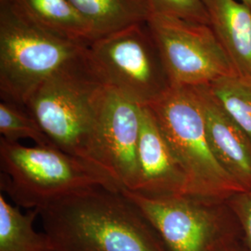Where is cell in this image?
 I'll list each match as a JSON object with an SVG mask.
<instances>
[{
    "instance_id": "1",
    "label": "cell",
    "mask_w": 251,
    "mask_h": 251,
    "mask_svg": "<svg viewBox=\"0 0 251 251\" xmlns=\"http://www.w3.org/2000/svg\"><path fill=\"white\" fill-rule=\"evenodd\" d=\"M53 251H169L118 189L86 190L39 210Z\"/></svg>"
},
{
    "instance_id": "2",
    "label": "cell",
    "mask_w": 251,
    "mask_h": 251,
    "mask_svg": "<svg viewBox=\"0 0 251 251\" xmlns=\"http://www.w3.org/2000/svg\"><path fill=\"white\" fill-rule=\"evenodd\" d=\"M106 89L87 49L79 59L43 82L25 105L55 147L104 173L100 119Z\"/></svg>"
},
{
    "instance_id": "3",
    "label": "cell",
    "mask_w": 251,
    "mask_h": 251,
    "mask_svg": "<svg viewBox=\"0 0 251 251\" xmlns=\"http://www.w3.org/2000/svg\"><path fill=\"white\" fill-rule=\"evenodd\" d=\"M0 189L19 206L42 209L97 187L118 189L106 173L55 146L0 139Z\"/></svg>"
},
{
    "instance_id": "4",
    "label": "cell",
    "mask_w": 251,
    "mask_h": 251,
    "mask_svg": "<svg viewBox=\"0 0 251 251\" xmlns=\"http://www.w3.org/2000/svg\"><path fill=\"white\" fill-rule=\"evenodd\" d=\"M87 49L40 26L12 0H0L1 99L25 107L43 82Z\"/></svg>"
},
{
    "instance_id": "5",
    "label": "cell",
    "mask_w": 251,
    "mask_h": 251,
    "mask_svg": "<svg viewBox=\"0 0 251 251\" xmlns=\"http://www.w3.org/2000/svg\"><path fill=\"white\" fill-rule=\"evenodd\" d=\"M148 106L185 176L184 195L226 202L242 192L216 159L193 88L171 87Z\"/></svg>"
},
{
    "instance_id": "6",
    "label": "cell",
    "mask_w": 251,
    "mask_h": 251,
    "mask_svg": "<svg viewBox=\"0 0 251 251\" xmlns=\"http://www.w3.org/2000/svg\"><path fill=\"white\" fill-rule=\"evenodd\" d=\"M88 55L105 86L143 106L171 89L147 21L96 38L88 46Z\"/></svg>"
},
{
    "instance_id": "7",
    "label": "cell",
    "mask_w": 251,
    "mask_h": 251,
    "mask_svg": "<svg viewBox=\"0 0 251 251\" xmlns=\"http://www.w3.org/2000/svg\"><path fill=\"white\" fill-rule=\"evenodd\" d=\"M121 191L141 209L169 251H211L235 236L237 222L224 201Z\"/></svg>"
},
{
    "instance_id": "8",
    "label": "cell",
    "mask_w": 251,
    "mask_h": 251,
    "mask_svg": "<svg viewBox=\"0 0 251 251\" xmlns=\"http://www.w3.org/2000/svg\"><path fill=\"white\" fill-rule=\"evenodd\" d=\"M147 24L171 87L206 86L236 75L209 25L162 15H150Z\"/></svg>"
},
{
    "instance_id": "9",
    "label": "cell",
    "mask_w": 251,
    "mask_h": 251,
    "mask_svg": "<svg viewBox=\"0 0 251 251\" xmlns=\"http://www.w3.org/2000/svg\"><path fill=\"white\" fill-rule=\"evenodd\" d=\"M143 107L107 87L100 119L101 152L105 171L120 190L135 192L139 185Z\"/></svg>"
},
{
    "instance_id": "10",
    "label": "cell",
    "mask_w": 251,
    "mask_h": 251,
    "mask_svg": "<svg viewBox=\"0 0 251 251\" xmlns=\"http://www.w3.org/2000/svg\"><path fill=\"white\" fill-rule=\"evenodd\" d=\"M202 108L216 159L243 189H251V138L225 110L208 85L193 87Z\"/></svg>"
},
{
    "instance_id": "11",
    "label": "cell",
    "mask_w": 251,
    "mask_h": 251,
    "mask_svg": "<svg viewBox=\"0 0 251 251\" xmlns=\"http://www.w3.org/2000/svg\"><path fill=\"white\" fill-rule=\"evenodd\" d=\"M138 165L140 177L135 192L152 197L184 195L185 176L148 105L143 107Z\"/></svg>"
},
{
    "instance_id": "12",
    "label": "cell",
    "mask_w": 251,
    "mask_h": 251,
    "mask_svg": "<svg viewBox=\"0 0 251 251\" xmlns=\"http://www.w3.org/2000/svg\"><path fill=\"white\" fill-rule=\"evenodd\" d=\"M236 76L251 80V9L237 0H203Z\"/></svg>"
},
{
    "instance_id": "13",
    "label": "cell",
    "mask_w": 251,
    "mask_h": 251,
    "mask_svg": "<svg viewBox=\"0 0 251 251\" xmlns=\"http://www.w3.org/2000/svg\"><path fill=\"white\" fill-rule=\"evenodd\" d=\"M40 26L57 36L89 46L98 38L69 0H12Z\"/></svg>"
},
{
    "instance_id": "14",
    "label": "cell",
    "mask_w": 251,
    "mask_h": 251,
    "mask_svg": "<svg viewBox=\"0 0 251 251\" xmlns=\"http://www.w3.org/2000/svg\"><path fill=\"white\" fill-rule=\"evenodd\" d=\"M95 32L106 36L147 21L150 12L143 0H69Z\"/></svg>"
},
{
    "instance_id": "15",
    "label": "cell",
    "mask_w": 251,
    "mask_h": 251,
    "mask_svg": "<svg viewBox=\"0 0 251 251\" xmlns=\"http://www.w3.org/2000/svg\"><path fill=\"white\" fill-rule=\"evenodd\" d=\"M39 209L23 213L0 195V251H53L47 233H38L34 223Z\"/></svg>"
},
{
    "instance_id": "16",
    "label": "cell",
    "mask_w": 251,
    "mask_h": 251,
    "mask_svg": "<svg viewBox=\"0 0 251 251\" xmlns=\"http://www.w3.org/2000/svg\"><path fill=\"white\" fill-rule=\"evenodd\" d=\"M217 100L251 138V80L233 75L208 85Z\"/></svg>"
},
{
    "instance_id": "17",
    "label": "cell",
    "mask_w": 251,
    "mask_h": 251,
    "mask_svg": "<svg viewBox=\"0 0 251 251\" xmlns=\"http://www.w3.org/2000/svg\"><path fill=\"white\" fill-rule=\"evenodd\" d=\"M0 133L9 143L28 139L36 145L54 146L26 108L3 100L0 103Z\"/></svg>"
},
{
    "instance_id": "18",
    "label": "cell",
    "mask_w": 251,
    "mask_h": 251,
    "mask_svg": "<svg viewBox=\"0 0 251 251\" xmlns=\"http://www.w3.org/2000/svg\"><path fill=\"white\" fill-rule=\"evenodd\" d=\"M150 15H162L209 25L203 0H144Z\"/></svg>"
},
{
    "instance_id": "19",
    "label": "cell",
    "mask_w": 251,
    "mask_h": 251,
    "mask_svg": "<svg viewBox=\"0 0 251 251\" xmlns=\"http://www.w3.org/2000/svg\"><path fill=\"white\" fill-rule=\"evenodd\" d=\"M226 204L244 233L246 251H251V189L237 193Z\"/></svg>"
},
{
    "instance_id": "20",
    "label": "cell",
    "mask_w": 251,
    "mask_h": 251,
    "mask_svg": "<svg viewBox=\"0 0 251 251\" xmlns=\"http://www.w3.org/2000/svg\"><path fill=\"white\" fill-rule=\"evenodd\" d=\"M211 251H241L235 240V236L219 243Z\"/></svg>"
},
{
    "instance_id": "21",
    "label": "cell",
    "mask_w": 251,
    "mask_h": 251,
    "mask_svg": "<svg viewBox=\"0 0 251 251\" xmlns=\"http://www.w3.org/2000/svg\"><path fill=\"white\" fill-rule=\"evenodd\" d=\"M239 1H241L245 5H247L250 9H251V0H239Z\"/></svg>"
},
{
    "instance_id": "22",
    "label": "cell",
    "mask_w": 251,
    "mask_h": 251,
    "mask_svg": "<svg viewBox=\"0 0 251 251\" xmlns=\"http://www.w3.org/2000/svg\"><path fill=\"white\" fill-rule=\"evenodd\" d=\"M143 1H144V0H143Z\"/></svg>"
}]
</instances>
